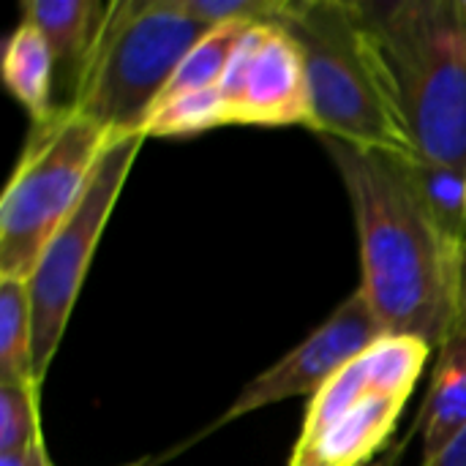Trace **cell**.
<instances>
[{"label": "cell", "instance_id": "ba28073f", "mask_svg": "<svg viewBox=\"0 0 466 466\" xmlns=\"http://www.w3.org/2000/svg\"><path fill=\"white\" fill-rule=\"evenodd\" d=\"M227 126H306L311 93L298 41L281 25H251L218 85Z\"/></svg>", "mask_w": 466, "mask_h": 466}, {"label": "cell", "instance_id": "4fadbf2b", "mask_svg": "<svg viewBox=\"0 0 466 466\" xmlns=\"http://www.w3.org/2000/svg\"><path fill=\"white\" fill-rule=\"evenodd\" d=\"M246 27L251 25H221V27H210L194 46L191 52L183 57L180 68L175 71L169 87L164 90L161 101H172L188 93H202V90H213L221 85L229 60L235 55V46L240 41V35L246 33ZM156 104V106H158Z\"/></svg>", "mask_w": 466, "mask_h": 466}, {"label": "cell", "instance_id": "ac0fdd59", "mask_svg": "<svg viewBox=\"0 0 466 466\" xmlns=\"http://www.w3.org/2000/svg\"><path fill=\"white\" fill-rule=\"evenodd\" d=\"M420 466H466V426L431 459H426Z\"/></svg>", "mask_w": 466, "mask_h": 466}, {"label": "cell", "instance_id": "8fae6325", "mask_svg": "<svg viewBox=\"0 0 466 466\" xmlns=\"http://www.w3.org/2000/svg\"><path fill=\"white\" fill-rule=\"evenodd\" d=\"M466 426V328L437 350L431 382L420 407L418 431L423 461L437 456Z\"/></svg>", "mask_w": 466, "mask_h": 466}, {"label": "cell", "instance_id": "9c48e42d", "mask_svg": "<svg viewBox=\"0 0 466 466\" xmlns=\"http://www.w3.org/2000/svg\"><path fill=\"white\" fill-rule=\"evenodd\" d=\"M380 339H385V330L366 303L363 292L355 289L303 344H298L292 352L254 377L238 393L229 410L213 423V429H221L287 399H314L344 366H350Z\"/></svg>", "mask_w": 466, "mask_h": 466}, {"label": "cell", "instance_id": "52a82bcc", "mask_svg": "<svg viewBox=\"0 0 466 466\" xmlns=\"http://www.w3.org/2000/svg\"><path fill=\"white\" fill-rule=\"evenodd\" d=\"M142 134L112 137L82 191V199L71 216L52 235L35 270L27 279L33 309V380L44 382L52 358L63 341L76 295L87 276L90 259L101 240V232L117 205L126 177L142 150Z\"/></svg>", "mask_w": 466, "mask_h": 466}, {"label": "cell", "instance_id": "7a4b0ae2", "mask_svg": "<svg viewBox=\"0 0 466 466\" xmlns=\"http://www.w3.org/2000/svg\"><path fill=\"white\" fill-rule=\"evenodd\" d=\"M276 25L303 52L314 134L418 161L366 3L287 0Z\"/></svg>", "mask_w": 466, "mask_h": 466}, {"label": "cell", "instance_id": "44dd1931", "mask_svg": "<svg viewBox=\"0 0 466 466\" xmlns=\"http://www.w3.org/2000/svg\"><path fill=\"white\" fill-rule=\"evenodd\" d=\"M464 328H466V276H464Z\"/></svg>", "mask_w": 466, "mask_h": 466}, {"label": "cell", "instance_id": "7402d4cb", "mask_svg": "<svg viewBox=\"0 0 466 466\" xmlns=\"http://www.w3.org/2000/svg\"><path fill=\"white\" fill-rule=\"evenodd\" d=\"M459 5H461V11H464V16H466V0H459Z\"/></svg>", "mask_w": 466, "mask_h": 466}, {"label": "cell", "instance_id": "2e32d148", "mask_svg": "<svg viewBox=\"0 0 466 466\" xmlns=\"http://www.w3.org/2000/svg\"><path fill=\"white\" fill-rule=\"evenodd\" d=\"M218 126H227V117H224L218 87H213V90L188 93V96L158 104L150 112L142 134L145 137H183V134H202Z\"/></svg>", "mask_w": 466, "mask_h": 466}, {"label": "cell", "instance_id": "9a60e30c", "mask_svg": "<svg viewBox=\"0 0 466 466\" xmlns=\"http://www.w3.org/2000/svg\"><path fill=\"white\" fill-rule=\"evenodd\" d=\"M38 385L30 380H0V456L41 445Z\"/></svg>", "mask_w": 466, "mask_h": 466}, {"label": "cell", "instance_id": "ffe728a7", "mask_svg": "<svg viewBox=\"0 0 466 466\" xmlns=\"http://www.w3.org/2000/svg\"><path fill=\"white\" fill-rule=\"evenodd\" d=\"M358 466H390V464H385V461H366V464H358Z\"/></svg>", "mask_w": 466, "mask_h": 466}, {"label": "cell", "instance_id": "8992f818", "mask_svg": "<svg viewBox=\"0 0 466 466\" xmlns=\"http://www.w3.org/2000/svg\"><path fill=\"white\" fill-rule=\"evenodd\" d=\"M434 350L385 336L344 366L309 404L289 466L366 464L390 437Z\"/></svg>", "mask_w": 466, "mask_h": 466}, {"label": "cell", "instance_id": "6da1fadb", "mask_svg": "<svg viewBox=\"0 0 466 466\" xmlns=\"http://www.w3.org/2000/svg\"><path fill=\"white\" fill-rule=\"evenodd\" d=\"M325 139L347 188L360 240V292L385 336H407L434 352L464 328L466 180L445 188L415 158Z\"/></svg>", "mask_w": 466, "mask_h": 466}, {"label": "cell", "instance_id": "d6986e66", "mask_svg": "<svg viewBox=\"0 0 466 466\" xmlns=\"http://www.w3.org/2000/svg\"><path fill=\"white\" fill-rule=\"evenodd\" d=\"M0 466H52L46 445H35L25 453H11V456H0Z\"/></svg>", "mask_w": 466, "mask_h": 466}, {"label": "cell", "instance_id": "603a6c76", "mask_svg": "<svg viewBox=\"0 0 466 466\" xmlns=\"http://www.w3.org/2000/svg\"><path fill=\"white\" fill-rule=\"evenodd\" d=\"M464 218H466V183H464Z\"/></svg>", "mask_w": 466, "mask_h": 466}, {"label": "cell", "instance_id": "277c9868", "mask_svg": "<svg viewBox=\"0 0 466 466\" xmlns=\"http://www.w3.org/2000/svg\"><path fill=\"white\" fill-rule=\"evenodd\" d=\"M208 30L180 8V0L109 3L66 106L109 137L142 134L183 57Z\"/></svg>", "mask_w": 466, "mask_h": 466}, {"label": "cell", "instance_id": "7c38bea8", "mask_svg": "<svg viewBox=\"0 0 466 466\" xmlns=\"http://www.w3.org/2000/svg\"><path fill=\"white\" fill-rule=\"evenodd\" d=\"M3 79L11 96L30 112L33 123L46 120L57 106L52 104L55 57L35 25L22 19L3 49Z\"/></svg>", "mask_w": 466, "mask_h": 466}, {"label": "cell", "instance_id": "e0dca14e", "mask_svg": "<svg viewBox=\"0 0 466 466\" xmlns=\"http://www.w3.org/2000/svg\"><path fill=\"white\" fill-rule=\"evenodd\" d=\"M180 8L208 25H276L287 8V0H180Z\"/></svg>", "mask_w": 466, "mask_h": 466}, {"label": "cell", "instance_id": "30bf717a", "mask_svg": "<svg viewBox=\"0 0 466 466\" xmlns=\"http://www.w3.org/2000/svg\"><path fill=\"white\" fill-rule=\"evenodd\" d=\"M109 3L98 0H27L22 3V19L35 25L46 38L55 74H63L71 85V96L98 35Z\"/></svg>", "mask_w": 466, "mask_h": 466}, {"label": "cell", "instance_id": "5b68a950", "mask_svg": "<svg viewBox=\"0 0 466 466\" xmlns=\"http://www.w3.org/2000/svg\"><path fill=\"white\" fill-rule=\"evenodd\" d=\"M112 137L71 106L33 123L0 197V279L27 281Z\"/></svg>", "mask_w": 466, "mask_h": 466}, {"label": "cell", "instance_id": "5bb4252c", "mask_svg": "<svg viewBox=\"0 0 466 466\" xmlns=\"http://www.w3.org/2000/svg\"><path fill=\"white\" fill-rule=\"evenodd\" d=\"M0 380H33V309L27 281L0 279Z\"/></svg>", "mask_w": 466, "mask_h": 466}, {"label": "cell", "instance_id": "3957f363", "mask_svg": "<svg viewBox=\"0 0 466 466\" xmlns=\"http://www.w3.org/2000/svg\"><path fill=\"white\" fill-rule=\"evenodd\" d=\"M418 161L466 180V16L459 0L366 3Z\"/></svg>", "mask_w": 466, "mask_h": 466}]
</instances>
